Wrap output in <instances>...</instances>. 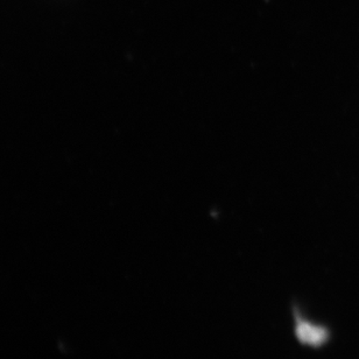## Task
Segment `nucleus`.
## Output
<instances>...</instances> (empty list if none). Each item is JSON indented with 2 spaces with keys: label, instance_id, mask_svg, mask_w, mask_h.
Masks as SVG:
<instances>
[{
  "label": "nucleus",
  "instance_id": "f257e3e1",
  "mask_svg": "<svg viewBox=\"0 0 359 359\" xmlns=\"http://www.w3.org/2000/svg\"><path fill=\"white\" fill-rule=\"evenodd\" d=\"M294 334L301 346L309 348H321L328 342V329L320 325H315L302 316L297 308H294Z\"/></svg>",
  "mask_w": 359,
  "mask_h": 359
}]
</instances>
